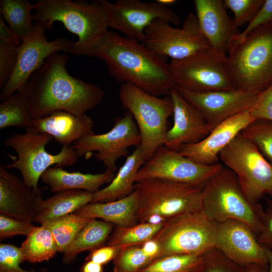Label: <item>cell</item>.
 Here are the masks:
<instances>
[{
	"instance_id": "obj_29",
	"label": "cell",
	"mask_w": 272,
	"mask_h": 272,
	"mask_svg": "<svg viewBox=\"0 0 272 272\" xmlns=\"http://www.w3.org/2000/svg\"><path fill=\"white\" fill-rule=\"evenodd\" d=\"M20 247L23 261L33 263L48 261L58 252L51 231L42 225L36 226Z\"/></svg>"
},
{
	"instance_id": "obj_12",
	"label": "cell",
	"mask_w": 272,
	"mask_h": 272,
	"mask_svg": "<svg viewBox=\"0 0 272 272\" xmlns=\"http://www.w3.org/2000/svg\"><path fill=\"white\" fill-rule=\"evenodd\" d=\"M144 43L155 52L180 60L211 47L202 33L195 14L189 13L181 28L157 19L146 29Z\"/></svg>"
},
{
	"instance_id": "obj_1",
	"label": "cell",
	"mask_w": 272,
	"mask_h": 272,
	"mask_svg": "<svg viewBox=\"0 0 272 272\" xmlns=\"http://www.w3.org/2000/svg\"><path fill=\"white\" fill-rule=\"evenodd\" d=\"M68 59L65 53L52 54L17 91L27 100L34 119L57 111L85 114L103 100L101 88L68 73Z\"/></svg>"
},
{
	"instance_id": "obj_34",
	"label": "cell",
	"mask_w": 272,
	"mask_h": 272,
	"mask_svg": "<svg viewBox=\"0 0 272 272\" xmlns=\"http://www.w3.org/2000/svg\"><path fill=\"white\" fill-rule=\"evenodd\" d=\"M90 220L74 213L40 225L51 231L58 252L62 253Z\"/></svg>"
},
{
	"instance_id": "obj_49",
	"label": "cell",
	"mask_w": 272,
	"mask_h": 272,
	"mask_svg": "<svg viewBox=\"0 0 272 272\" xmlns=\"http://www.w3.org/2000/svg\"><path fill=\"white\" fill-rule=\"evenodd\" d=\"M268 263L265 264H254L245 268V272H267Z\"/></svg>"
},
{
	"instance_id": "obj_3",
	"label": "cell",
	"mask_w": 272,
	"mask_h": 272,
	"mask_svg": "<svg viewBox=\"0 0 272 272\" xmlns=\"http://www.w3.org/2000/svg\"><path fill=\"white\" fill-rule=\"evenodd\" d=\"M34 10V20L46 29L59 22L78 36L70 52L76 56H89L92 46L108 31V16L100 0H39Z\"/></svg>"
},
{
	"instance_id": "obj_14",
	"label": "cell",
	"mask_w": 272,
	"mask_h": 272,
	"mask_svg": "<svg viewBox=\"0 0 272 272\" xmlns=\"http://www.w3.org/2000/svg\"><path fill=\"white\" fill-rule=\"evenodd\" d=\"M223 167L219 163L211 165L199 164L183 156L178 151L162 145L141 167L135 182L157 178L203 188Z\"/></svg>"
},
{
	"instance_id": "obj_17",
	"label": "cell",
	"mask_w": 272,
	"mask_h": 272,
	"mask_svg": "<svg viewBox=\"0 0 272 272\" xmlns=\"http://www.w3.org/2000/svg\"><path fill=\"white\" fill-rule=\"evenodd\" d=\"M215 248L231 261L244 268L268 263L264 247L248 225L229 220L217 223Z\"/></svg>"
},
{
	"instance_id": "obj_32",
	"label": "cell",
	"mask_w": 272,
	"mask_h": 272,
	"mask_svg": "<svg viewBox=\"0 0 272 272\" xmlns=\"http://www.w3.org/2000/svg\"><path fill=\"white\" fill-rule=\"evenodd\" d=\"M206 261V253L170 255L155 259L138 272H203Z\"/></svg>"
},
{
	"instance_id": "obj_19",
	"label": "cell",
	"mask_w": 272,
	"mask_h": 272,
	"mask_svg": "<svg viewBox=\"0 0 272 272\" xmlns=\"http://www.w3.org/2000/svg\"><path fill=\"white\" fill-rule=\"evenodd\" d=\"M253 120L249 110L242 111L220 123L201 141L184 145L178 151L199 164H217L220 153Z\"/></svg>"
},
{
	"instance_id": "obj_46",
	"label": "cell",
	"mask_w": 272,
	"mask_h": 272,
	"mask_svg": "<svg viewBox=\"0 0 272 272\" xmlns=\"http://www.w3.org/2000/svg\"><path fill=\"white\" fill-rule=\"evenodd\" d=\"M0 42L19 46L21 41L12 31L9 26H7L3 19L0 18Z\"/></svg>"
},
{
	"instance_id": "obj_44",
	"label": "cell",
	"mask_w": 272,
	"mask_h": 272,
	"mask_svg": "<svg viewBox=\"0 0 272 272\" xmlns=\"http://www.w3.org/2000/svg\"><path fill=\"white\" fill-rule=\"evenodd\" d=\"M258 242L264 247L272 250V197L267 199L261 227L257 235Z\"/></svg>"
},
{
	"instance_id": "obj_36",
	"label": "cell",
	"mask_w": 272,
	"mask_h": 272,
	"mask_svg": "<svg viewBox=\"0 0 272 272\" xmlns=\"http://www.w3.org/2000/svg\"><path fill=\"white\" fill-rule=\"evenodd\" d=\"M152 261L141 244L123 247L113 260V272H138Z\"/></svg>"
},
{
	"instance_id": "obj_27",
	"label": "cell",
	"mask_w": 272,
	"mask_h": 272,
	"mask_svg": "<svg viewBox=\"0 0 272 272\" xmlns=\"http://www.w3.org/2000/svg\"><path fill=\"white\" fill-rule=\"evenodd\" d=\"M93 193L83 190H66L55 192L46 199L42 198L35 222L42 225L74 213L92 202Z\"/></svg>"
},
{
	"instance_id": "obj_42",
	"label": "cell",
	"mask_w": 272,
	"mask_h": 272,
	"mask_svg": "<svg viewBox=\"0 0 272 272\" xmlns=\"http://www.w3.org/2000/svg\"><path fill=\"white\" fill-rule=\"evenodd\" d=\"M203 272H245V268L234 263L216 248L206 253Z\"/></svg>"
},
{
	"instance_id": "obj_10",
	"label": "cell",
	"mask_w": 272,
	"mask_h": 272,
	"mask_svg": "<svg viewBox=\"0 0 272 272\" xmlns=\"http://www.w3.org/2000/svg\"><path fill=\"white\" fill-rule=\"evenodd\" d=\"M219 159L235 174L250 202H258L266 194L272 197V165L240 133L220 153Z\"/></svg>"
},
{
	"instance_id": "obj_30",
	"label": "cell",
	"mask_w": 272,
	"mask_h": 272,
	"mask_svg": "<svg viewBox=\"0 0 272 272\" xmlns=\"http://www.w3.org/2000/svg\"><path fill=\"white\" fill-rule=\"evenodd\" d=\"M0 4L1 14L21 42L33 28L34 15L31 12L34 4L28 0H1Z\"/></svg>"
},
{
	"instance_id": "obj_7",
	"label": "cell",
	"mask_w": 272,
	"mask_h": 272,
	"mask_svg": "<svg viewBox=\"0 0 272 272\" xmlns=\"http://www.w3.org/2000/svg\"><path fill=\"white\" fill-rule=\"evenodd\" d=\"M119 96L124 109L132 115L141 136V147L146 161L164 145L169 118L173 114L170 97L149 94L134 85H121Z\"/></svg>"
},
{
	"instance_id": "obj_11",
	"label": "cell",
	"mask_w": 272,
	"mask_h": 272,
	"mask_svg": "<svg viewBox=\"0 0 272 272\" xmlns=\"http://www.w3.org/2000/svg\"><path fill=\"white\" fill-rule=\"evenodd\" d=\"M226 56L209 47L182 59H171L176 88L195 92L235 89L227 72Z\"/></svg>"
},
{
	"instance_id": "obj_4",
	"label": "cell",
	"mask_w": 272,
	"mask_h": 272,
	"mask_svg": "<svg viewBox=\"0 0 272 272\" xmlns=\"http://www.w3.org/2000/svg\"><path fill=\"white\" fill-rule=\"evenodd\" d=\"M226 64L235 89L260 93L272 84V23L248 34L230 49Z\"/></svg>"
},
{
	"instance_id": "obj_8",
	"label": "cell",
	"mask_w": 272,
	"mask_h": 272,
	"mask_svg": "<svg viewBox=\"0 0 272 272\" xmlns=\"http://www.w3.org/2000/svg\"><path fill=\"white\" fill-rule=\"evenodd\" d=\"M53 138L45 133L25 131L13 133L4 141L7 147L14 149L17 159L7 166V169L18 170L25 183L36 191H41L38 182L42 174L52 166L63 167L75 164L78 156L72 146H62L56 154L49 153L45 146Z\"/></svg>"
},
{
	"instance_id": "obj_5",
	"label": "cell",
	"mask_w": 272,
	"mask_h": 272,
	"mask_svg": "<svg viewBox=\"0 0 272 272\" xmlns=\"http://www.w3.org/2000/svg\"><path fill=\"white\" fill-rule=\"evenodd\" d=\"M139 196V223L158 224L187 212L201 211L203 187L165 179L151 178L135 182Z\"/></svg>"
},
{
	"instance_id": "obj_43",
	"label": "cell",
	"mask_w": 272,
	"mask_h": 272,
	"mask_svg": "<svg viewBox=\"0 0 272 272\" xmlns=\"http://www.w3.org/2000/svg\"><path fill=\"white\" fill-rule=\"evenodd\" d=\"M249 111L254 120L264 119L272 121V84L258 94Z\"/></svg>"
},
{
	"instance_id": "obj_20",
	"label": "cell",
	"mask_w": 272,
	"mask_h": 272,
	"mask_svg": "<svg viewBox=\"0 0 272 272\" xmlns=\"http://www.w3.org/2000/svg\"><path fill=\"white\" fill-rule=\"evenodd\" d=\"M169 97L173 105V124L166 132L164 145L178 151L184 145L206 138L210 130L199 111L176 88L171 90Z\"/></svg>"
},
{
	"instance_id": "obj_38",
	"label": "cell",
	"mask_w": 272,
	"mask_h": 272,
	"mask_svg": "<svg viewBox=\"0 0 272 272\" xmlns=\"http://www.w3.org/2000/svg\"><path fill=\"white\" fill-rule=\"evenodd\" d=\"M23 261L20 247L8 243L0 244V272H48L46 267L27 270L21 267Z\"/></svg>"
},
{
	"instance_id": "obj_28",
	"label": "cell",
	"mask_w": 272,
	"mask_h": 272,
	"mask_svg": "<svg viewBox=\"0 0 272 272\" xmlns=\"http://www.w3.org/2000/svg\"><path fill=\"white\" fill-rule=\"evenodd\" d=\"M114 225L91 218L62 252V263L71 264L81 252L91 251L103 246L111 234Z\"/></svg>"
},
{
	"instance_id": "obj_31",
	"label": "cell",
	"mask_w": 272,
	"mask_h": 272,
	"mask_svg": "<svg viewBox=\"0 0 272 272\" xmlns=\"http://www.w3.org/2000/svg\"><path fill=\"white\" fill-rule=\"evenodd\" d=\"M33 120L28 102L20 92H16L1 102V129L17 127L27 130Z\"/></svg>"
},
{
	"instance_id": "obj_2",
	"label": "cell",
	"mask_w": 272,
	"mask_h": 272,
	"mask_svg": "<svg viewBox=\"0 0 272 272\" xmlns=\"http://www.w3.org/2000/svg\"><path fill=\"white\" fill-rule=\"evenodd\" d=\"M89 56L105 62L110 75L156 96H169L176 85L165 56L144 43L108 31L92 47Z\"/></svg>"
},
{
	"instance_id": "obj_22",
	"label": "cell",
	"mask_w": 272,
	"mask_h": 272,
	"mask_svg": "<svg viewBox=\"0 0 272 272\" xmlns=\"http://www.w3.org/2000/svg\"><path fill=\"white\" fill-rule=\"evenodd\" d=\"M195 15L200 30L214 50L227 55L240 33L221 0H195Z\"/></svg>"
},
{
	"instance_id": "obj_33",
	"label": "cell",
	"mask_w": 272,
	"mask_h": 272,
	"mask_svg": "<svg viewBox=\"0 0 272 272\" xmlns=\"http://www.w3.org/2000/svg\"><path fill=\"white\" fill-rule=\"evenodd\" d=\"M164 223H140L129 227L116 226L108 239L107 245L122 248L142 244L153 239Z\"/></svg>"
},
{
	"instance_id": "obj_23",
	"label": "cell",
	"mask_w": 272,
	"mask_h": 272,
	"mask_svg": "<svg viewBox=\"0 0 272 272\" xmlns=\"http://www.w3.org/2000/svg\"><path fill=\"white\" fill-rule=\"evenodd\" d=\"M94 122L86 114L77 115L65 111H57L49 115L34 119L25 131L49 134L62 146H71L81 139L93 134Z\"/></svg>"
},
{
	"instance_id": "obj_24",
	"label": "cell",
	"mask_w": 272,
	"mask_h": 272,
	"mask_svg": "<svg viewBox=\"0 0 272 272\" xmlns=\"http://www.w3.org/2000/svg\"><path fill=\"white\" fill-rule=\"evenodd\" d=\"M139 196L134 190L122 198L107 202H91L75 213L89 219H101L116 226L129 227L138 223Z\"/></svg>"
},
{
	"instance_id": "obj_21",
	"label": "cell",
	"mask_w": 272,
	"mask_h": 272,
	"mask_svg": "<svg viewBox=\"0 0 272 272\" xmlns=\"http://www.w3.org/2000/svg\"><path fill=\"white\" fill-rule=\"evenodd\" d=\"M6 167L0 165V213L13 218L35 222L40 202L41 191L29 187Z\"/></svg>"
},
{
	"instance_id": "obj_16",
	"label": "cell",
	"mask_w": 272,
	"mask_h": 272,
	"mask_svg": "<svg viewBox=\"0 0 272 272\" xmlns=\"http://www.w3.org/2000/svg\"><path fill=\"white\" fill-rule=\"evenodd\" d=\"M45 30L36 22L31 32L21 41L14 71L2 89L1 101L17 92L52 54L59 51L70 53L74 42L63 37L49 41L45 35Z\"/></svg>"
},
{
	"instance_id": "obj_25",
	"label": "cell",
	"mask_w": 272,
	"mask_h": 272,
	"mask_svg": "<svg viewBox=\"0 0 272 272\" xmlns=\"http://www.w3.org/2000/svg\"><path fill=\"white\" fill-rule=\"evenodd\" d=\"M114 172L106 170L99 174L70 172L59 167H51L41 175V180L47 184L52 192L66 190H83L92 193L98 191L104 184L110 183Z\"/></svg>"
},
{
	"instance_id": "obj_50",
	"label": "cell",
	"mask_w": 272,
	"mask_h": 272,
	"mask_svg": "<svg viewBox=\"0 0 272 272\" xmlns=\"http://www.w3.org/2000/svg\"><path fill=\"white\" fill-rule=\"evenodd\" d=\"M264 248L268 261V269L267 272H272V250L266 247H264Z\"/></svg>"
},
{
	"instance_id": "obj_48",
	"label": "cell",
	"mask_w": 272,
	"mask_h": 272,
	"mask_svg": "<svg viewBox=\"0 0 272 272\" xmlns=\"http://www.w3.org/2000/svg\"><path fill=\"white\" fill-rule=\"evenodd\" d=\"M103 265L91 260H85L79 272H104Z\"/></svg>"
},
{
	"instance_id": "obj_13",
	"label": "cell",
	"mask_w": 272,
	"mask_h": 272,
	"mask_svg": "<svg viewBox=\"0 0 272 272\" xmlns=\"http://www.w3.org/2000/svg\"><path fill=\"white\" fill-rule=\"evenodd\" d=\"M141 139L135 121L131 113L126 111L124 115L115 119L113 127L108 132L85 137L75 142L72 147L79 157L89 158L93 152L94 157L101 162L106 170L117 171L118 159L127 156L130 147L140 146Z\"/></svg>"
},
{
	"instance_id": "obj_41",
	"label": "cell",
	"mask_w": 272,
	"mask_h": 272,
	"mask_svg": "<svg viewBox=\"0 0 272 272\" xmlns=\"http://www.w3.org/2000/svg\"><path fill=\"white\" fill-rule=\"evenodd\" d=\"M270 23H272V0H264L262 7L252 20L248 23L246 28L233 40L230 50L243 41L250 32L259 27Z\"/></svg>"
},
{
	"instance_id": "obj_6",
	"label": "cell",
	"mask_w": 272,
	"mask_h": 272,
	"mask_svg": "<svg viewBox=\"0 0 272 272\" xmlns=\"http://www.w3.org/2000/svg\"><path fill=\"white\" fill-rule=\"evenodd\" d=\"M201 212L216 223L229 220L243 222L257 236L264 210L259 202L253 203L247 199L235 174L223 167L203 188Z\"/></svg>"
},
{
	"instance_id": "obj_51",
	"label": "cell",
	"mask_w": 272,
	"mask_h": 272,
	"mask_svg": "<svg viewBox=\"0 0 272 272\" xmlns=\"http://www.w3.org/2000/svg\"><path fill=\"white\" fill-rule=\"evenodd\" d=\"M156 2L166 7L176 3V1L175 0H157Z\"/></svg>"
},
{
	"instance_id": "obj_47",
	"label": "cell",
	"mask_w": 272,
	"mask_h": 272,
	"mask_svg": "<svg viewBox=\"0 0 272 272\" xmlns=\"http://www.w3.org/2000/svg\"><path fill=\"white\" fill-rule=\"evenodd\" d=\"M145 253L153 260L157 258L159 254L160 247L157 242L152 239L141 244Z\"/></svg>"
},
{
	"instance_id": "obj_9",
	"label": "cell",
	"mask_w": 272,
	"mask_h": 272,
	"mask_svg": "<svg viewBox=\"0 0 272 272\" xmlns=\"http://www.w3.org/2000/svg\"><path fill=\"white\" fill-rule=\"evenodd\" d=\"M217 225L201 211L167 219L153 238L160 247L158 258L176 254H203L213 250L215 248Z\"/></svg>"
},
{
	"instance_id": "obj_45",
	"label": "cell",
	"mask_w": 272,
	"mask_h": 272,
	"mask_svg": "<svg viewBox=\"0 0 272 272\" xmlns=\"http://www.w3.org/2000/svg\"><path fill=\"white\" fill-rule=\"evenodd\" d=\"M121 248L113 246H102L90 251L85 260H91L103 265L113 260Z\"/></svg>"
},
{
	"instance_id": "obj_37",
	"label": "cell",
	"mask_w": 272,
	"mask_h": 272,
	"mask_svg": "<svg viewBox=\"0 0 272 272\" xmlns=\"http://www.w3.org/2000/svg\"><path fill=\"white\" fill-rule=\"evenodd\" d=\"M264 0H224L225 8L234 14L233 22L238 28L249 23L259 11Z\"/></svg>"
},
{
	"instance_id": "obj_39",
	"label": "cell",
	"mask_w": 272,
	"mask_h": 272,
	"mask_svg": "<svg viewBox=\"0 0 272 272\" xmlns=\"http://www.w3.org/2000/svg\"><path fill=\"white\" fill-rule=\"evenodd\" d=\"M19 46L0 42V88L9 81L15 69Z\"/></svg>"
},
{
	"instance_id": "obj_35",
	"label": "cell",
	"mask_w": 272,
	"mask_h": 272,
	"mask_svg": "<svg viewBox=\"0 0 272 272\" xmlns=\"http://www.w3.org/2000/svg\"><path fill=\"white\" fill-rule=\"evenodd\" d=\"M240 133L257 147L272 165V121L257 119L250 123Z\"/></svg>"
},
{
	"instance_id": "obj_40",
	"label": "cell",
	"mask_w": 272,
	"mask_h": 272,
	"mask_svg": "<svg viewBox=\"0 0 272 272\" xmlns=\"http://www.w3.org/2000/svg\"><path fill=\"white\" fill-rule=\"evenodd\" d=\"M32 222L19 220L0 213V239L16 235L27 236L35 228Z\"/></svg>"
},
{
	"instance_id": "obj_18",
	"label": "cell",
	"mask_w": 272,
	"mask_h": 272,
	"mask_svg": "<svg viewBox=\"0 0 272 272\" xmlns=\"http://www.w3.org/2000/svg\"><path fill=\"white\" fill-rule=\"evenodd\" d=\"M176 88L201 114L210 131L227 118L250 110L259 94L239 89L195 92Z\"/></svg>"
},
{
	"instance_id": "obj_26",
	"label": "cell",
	"mask_w": 272,
	"mask_h": 272,
	"mask_svg": "<svg viewBox=\"0 0 272 272\" xmlns=\"http://www.w3.org/2000/svg\"><path fill=\"white\" fill-rule=\"evenodd\" d=\"M146 159L140 146L126 157L111 182L93 193L92 202H107L124 197L134 190L135 178Z\"/></svg>"
},
{
	"instance_id": "obj_15",
	"label": "cell",
	"mask_w": 272,
	"mask_h": 272,
	"mask_svg": "<svg viewBox=\"0 0 272 272\" xmlns=\"http://www.w3.org/2000/svg\"><path fill=\"white\" fill-rule=\"evenodd\" d=\"M100 1L107 13L109 27L128 38L142 43L145 39L146 29L155 20L161 19L175 25H179L181 22L179 17L172 10L156 1Z\"/></svg>"
}]
</instances>
